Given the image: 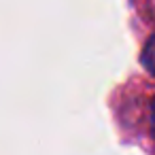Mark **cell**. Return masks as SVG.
I'll list each match as a JSON object with an SVG mask.
<instances>
[{"mask_svg":"<svg viewBox=\"0 0 155 155\" xmlns=\"http://www.w3.org/2000/svg\"><path fill=\"white\" fill-rule=\"evenodd\" d=\"M142 64L151 74H155V38L149 41V45H147V49L142 53Z\"/></svg>","mask_w":155,"mask_h":155,"instance_id":"6da1fadb","label":"cell"},{"mask_svg":"<svg viewBox=\"0 0 155 155\" xmlns=\"http://www.w3.org/2000/svg\"><path fill=\"white\" fill-rule=\"evenodd\" d=\"M149 9H151V13H153V17H155V0H149Z\"/></svg>","mask_w":155,"mask_h":155,"instance_id":"7a4b0ae2","label":"cell"},{"mask_svg":"<svg viewBox=\"0 0 155 155\" xmlns=\"http://www.w3.org/2000/svg\"><path fill=\"white\" fill-rule=\"evenodd\" d=\"M151 119H153V132H155V102H153V117Z\"/></svg>","mask_w":155,"mask_h":155,"instance_id":"3957f363","label":"cell"}]
</instances>
